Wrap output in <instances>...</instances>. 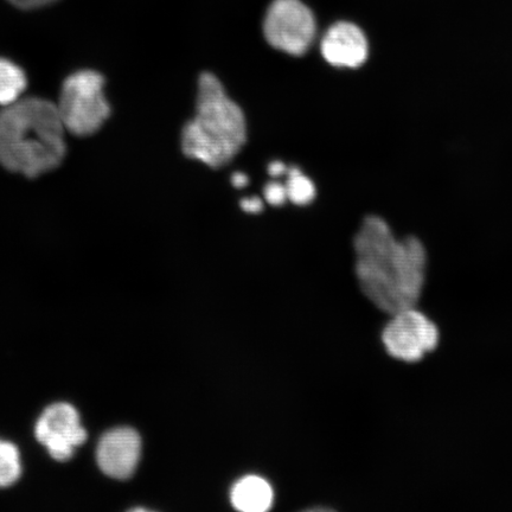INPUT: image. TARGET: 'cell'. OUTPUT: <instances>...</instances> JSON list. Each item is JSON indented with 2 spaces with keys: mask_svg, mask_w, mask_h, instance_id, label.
<instances>
[{
  "mask_svg": "<svg viewBox=\"0 0 512 512\" xmlns=\"http://www.w3.org/2000/svg\"><path fill=\"white\" fill-rule=\"evenodd\" d=\"M241 208L245 210L246 213L256 214L260 213L262 208H264V203L258 197L245 198V200L241 201Z\"/></svg>",
  "mask_w": 512,
  "mask_h": 512,
  "instance_id": "cell-16",
  "label": "cell"
},
{
  "mask_svg": "<svg viewBox=\"0 0 512 512\" xmlns=\"http://www.w3.org/2000/svg\"><path fill=\"white\" fill-rule=\"evenodd\" d=\"M356 275L377 309L394 313L418 304L426 280L427 252L418 238L398 239L380 216L363 220L354 239Z\"/></svg>",
  "mask_w": 512,
  "mask_h": 512,
  "instance_id": "cell-1",
  "label": "cell"
},
{
  "mask_svg": "<svg viewBox=\"0 0 512 512\" xmlns=\"http://www.w3.org/2000/svg\"><path fill=\"white\" fill-rule=\"evenodd\" d=\"M142 456V439L130 427H119L102 435L96 459L106 476L125 480L133 476Z\"/></svg>",
  "mask_w": 512,
  "mask_h": 512,
  "instance_id": "cell-8",
  "label": "cell"
},
{
  "mask_svg": "<svg viewBox=\"0 0 512 512\" xmlns=\"http://www.w3.org/2000/svg\"><path fill=\"white\" fill-rule=\"evenodd\" d=\"M384 326L382 342L388 354L403 362H418L437 348L439 329L416 307L394 313Z\"/></svg>",
  "mask_w": 512,
  "mask_h": 512,
  "instance_id": "cell-6",
  "label": "cell"
},
{
  "mask_svg": "<svg viewBox=\"0 0 512 512\" xmlns=\"http://www.w3.org/2000/svg\"><path fill=\"white\" fill-rule=\"evenodd\" d=\"M232 183L235 188H245L248 184V177L245 174H242V172H236V174L232 176Z\"/></svg>",
  "mask_w": 512,
  "mask_h": 512,
  "instance_id": "cell-18",
  "label": "cell"
},
{
  "mask_svg": "<svg viewBox=\"0 0 512 512\" xmlns=\"http://www.w3.org/2000/svg\"><path fill=\"white\" fill-rule=\"evenodd\" d=\"M287 183L285 185L287 200L296 206H307L316 197L315 184L298 168L287 169Z\"/></svg>",
  "mask_w": 512,
  "mask_h": 512,
  "instance_id": "cell-12",
  "label": "cell"
},
{
  "mask_svg": "<svg viewBox=\"0 0 512 512\" xmlns=\"http://www.w3.org/2000/svg\"><path fill=\"white\" fill-rule=\"evenodd\" d=\"M27 86V75L23 69L0 57V106H9L21 100Z\"/></svg>",
  "mask_w": 512,
  "mask_h": 512,
  "instance_id": "cell-11",
  "label": "cell"
},
{
  "mask_svg": "<svg viewBox=\"0 0 512 512\" xmlns=\"http://www.w3.org/2000/svg\"><path fill=\"white\" fill-rule=\"evenodd\" d=\"M266 201L272 206L279 207L287 201V192L284 184L278 182H271L265 188Z\"/></svg>",
  "mask_w": 512,
  "mask_h": 512,
  "instance_id": "cell-14",
  "label": "cell"
},
{
  "mask_svg": "<svg viewBox=\"0 0 512 512\" xmlns=\"http://www.w3.org/2000/svg\"><path fill=\"white\" fill-rule=\"evenodd\" d=\"M35 435L57 462H67L73 457L75 448L87 440L78 411L66 402L46 408L37 421Z\"/></svg>",
  "mask_w": 512,
  "mask_h": 512,
  "instance_id": "cell-7",
  "label": "cell"
},
{
  "mask_svg": "<svg viewBox=\"0 0 512 512\" xmlns=\"http://www.w3.org/2000/svg\"><path fill=\"white\" fill-rule=\"evenodd\" d=\"M320 51L332 67L356 69L368 60L369 43L360 27L338 22L326 31Z\"/></svg>",
  "mask_w": 512,
  "mask_h": 512,
  "instance_id": "cell-9",
  "label": "cell"
},
{
  "mask_svg": "<svg viewBox=\"0 0 512 512\" xmlns=\"http://www.w3.org/2000/svg\"><path fill=\"white\" fill-rule=\"evenodd\" d=\"M268 172H270L272 177H279L286 174L287 166L281 162H273L268 166Z\"/></svg>",
  "mask_w": 512,
  "mask_h": 512,
  "instance_id": "cell-17",
  "label": "cell"
},
{
  "mask_svg": "<svg viewBox=\"0 0 512 512\" xmlns=\"http://www.w3.org/2000/svg\"><path fill=\"white\" fill-rule=\"evenodd\" d=\"M104 89V76L94 70H80L63 82L56 106L66 131L87 137L104 126L111 115Z\"/></svg>",
  "mask_w": 512,
  "mask_h": 512,
  "instance_id": "cell-4",
  "label": "cell"
},
{
  "mask_svg": "<svg viewBox=\"0 0 512 512\" xmlns=\"http://www.w3.org/2000/svg\"><path fill=\"white\" fill-rule=\"evenodd\" d=\"M317 31L312 11L300 0H274L268 9L264 34L270 46L288 55L302 56Z\"/></svg>",
  "mask_w": 512,
  "mask_h": 512,
  "instance_id": "cell-5",
  "label": "cell"
},
{
  "mask_svg": "<svg viewBox=\"0 0 512 512\" xmlns=\"http://www.w3.org/2000/svg\"><path fill=\"white\" fill-rule=\"evenodd\" d=\"M21 473V456L17 446L0 440V488L15 484Z\"/></svg>",
  "mask_w": 512,
  "mask_h": 512,
  "instance_id": "cell-13",
  "label": "cell"
},
{
  "mask_svg": "<svg viewBox=\"0 0 512 512\" xmlns=\"http://www.w3.org/2000/svg\"><path fill=\"white\" fill-rule=\"evenodd\" d=\"M54 102L28 98L0 111V164L25 177L54 170L66 157V134Z\"/></svg>",
  "mask_w": 512,
  "mask_h": 512,
  "instance_id": "cell-2",
  "label": "cell"
},
{
  "mask_svg": "<svg viewBox=\"0 0 512 512\" xmlns=\"http://www.w3.org/2000/svg\"><path fill=\"white\" fill-rule=\"evenodd\" d=\"M247 140L245 114L214 74L198 79L195 117L182 130V151L189 159L219 169L229 164Z\"/></svg>",
  "mask_w": 512,
  "mask_h": 512,
  "instance_id": "cell-3",
  "label": "cell"
},
{
  "mask_svg": "<svg viewBox=\"0 0 512 512\" xmlns=\"http://www.w3.org/2000/svg\"><path fill=\"white\" fill-rule=\"evenodd\" d=\"M9 2L16 6L18 9L22 10H36L44 8V6H48L57 2V0H9Z\"/></svg>",
  "mask_w": 512,
  "mask_h": 512,
  "instance_id": "cell-15",
  "label": "cell"
},
{
  "mask_svg": "<svg viewBox=\"0 0 512 512\" xmlns=\"http://www.w3.org/2000/svg\"><path fill=\"white\" fill-rule=\"evenodd\" d=\"M273 501L272 486L259 476L241 478L230 491V502L242 512H265L271 509Z\"/></svg>",
  "mask_w": 512,
  "mask_h": 512,
  "instance_id": "cell-10",
  "label": "cell"
}]
</instances>
